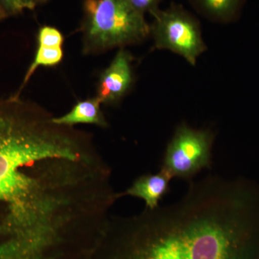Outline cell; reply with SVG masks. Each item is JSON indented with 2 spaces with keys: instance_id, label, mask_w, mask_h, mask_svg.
<instances>
[{
  "instance_id": "1",
  "label": "cell",
  "mask_w": 259,
  "mask_h": 259,
  "mask_svg": "<svg viewBox=\"0 0 259 259\" xmlns=\"http://www.w3.org/2000/svg\"><path fill=\"white\" fill-rule=\"evenodd\" d=\"M33 102L0 97V251L44 243L74 221L82 188L79 130Z\"/></svg>"
},
{
  "instance_id": "2",
  "label": "cell",
  "mask_w": 259,
  "mask_h": 259,
  "mask_svg": "<svg viewBox=\"0 0 259 259\" xmlns=\"http://www.w3.org/2000/svg\"><path fill=\"white\" fill-rule=\"evenodd\" d=\"M249 194L218 176L178 202L110 218L90 259H252Z\"/></svg>"
},
{
  "instance_id": "3",
  "label": "cell",
  "mask_w": 259,
  "mask_h": 259,
  "mask_svg": "<svg viewBox=\"0 0 259 259\" xmlns=\"http://www.w3.org/2000/svg\"><path fill=\"white\" fill-rule=\"evenodd\" d=\"M80 31L83 53L91 55L144 41L151 28L127 0H84Z\"/></svg>"
},
{
  "instance_id": "4",
  "label": "cell",
  "mask_w": 259,
  "mask_h": 259,
  "mask_svg": "<svg viewBox=\"0 0 259 259\" xmlns=\"http://www.w3.org/2000/svg\"><path fill=\"white\" fill-rule=\"evenodd\" d=\"M150 25L154 48L178 54L191 65L207 49L198 20L181 5L173 4L151 14Z\"/></svg>"
},
{
  "instance_id": "5",
  "label": "cell",
  "mask_w": 259,
  "mask_h": 259,
  "mask_svg": "<svg viewBox=\"0 0 259 259\" xmlns=\"http://www.w3.org/2000/svg\"><path fill=\"white\" fill-rule=\"evenodd\" d=\"M214 136L208 129H194L186 124L177 127L167 146L161 170L173 178L189 180L212 163Z\"/></svg>"
},
{
  "instance_id": "6",
  "label": "cell",
  "mask_w": 259,
  "mask_h": 259,
  "mask_svg": "<svg viewBox=\"0 0 259 259\" xmlns=\"http://www.w3.org/2000/svg\"><path fill=\"white\" fill-rule=\"evenodd\" d=\"M133 56L125 48L120 49L108 67L99 78L97 98L102 105H115L120 101L134 81Z\"/></svg>"
},
{
  "instance_id": "7",
  "label": "cell",
  "mask_w": 259,
  "mask_h": 259,
  "mask_svg": "<svg viewBox=\"0 0 259 259\" xmlns=\"http://www.w3.org/2000/svg\"><path fill=\"white\" fill-rule=\"evenodd\" d=\"M171 177L160 170L157 174H148L136 179L123 192L118 193L119 198L124 196L137 197L144 200L146 207L154 209L169 190Z\"/></svg>"
},
{
  "instance_id": "8",
  "label": "cell",
  "mask_w": 259,
  "mask_h": 259,
  "mask_svg": "<svg viewBox=\"0 0 259 259\" xmlns=\"http://www.w3.org/2000/svg\"><path fill=\"white\" fill-rule=\"evenodd\" d=\"M101 102L96 97L75 104L69 112L59 117H54L58 125L74 127L79 124L95 125L100 127H108V122L101 109Z\"/></svg>"
},
{
  "instance_id": "9",
  "label": "cell",
  "mask_w": 259,
  "mask_h": 259,
  "mask_svg": "<svg viewBox=\"0 0 259 259\" xmlns=\"http://www.w3.org/2000/svg\"><path fill=\"white\" fill-rule=\"evenodd\" d=\"M37 50L33 60L27 69L21 84L15 96H21L22 91L39 67H51L60 64L64 59L63 45L37 37Z\"/></svg>"
},
{
  "instance_id": "10",
  "label": "cell",
  "mask_w": 259,
  "mask_h": 259,
  "mask_svg": "<svg viewBox=\"0 0 259 259\" xmlns=\"http://www.w3.org/2000/svg\"><path fill=\"white\" fill-rule=\"evenodd\" d=\"M196 10L205 18L228 23L236 18L241 11L243 0H190Z\"/></svg>"
},
{
  "instance_id": "11",
  "label": "cell",
  "mask_w": 259,
  "mask_h": 259,
  "mask_svg": "<svg viewBox=\"0 0 259 259\" xmlns=\"http://www.w3.org/2000/svg\"><path fill=\"white\" fill-rule=\"evenodd\" d=\"M49 0H0V8L7 18L18 16L27 10H33Z\"/></svg>"
},
{
  "instance_id": "12",
  "label": "cell",
  "mask_w": 259,
  "mask_h": 259,
  "mask_svg": "<svg viewBox=\"0 0 259 259\" xmlns=\"http://www.w3.org/2000/svg\"><path fill=\"white\" fill-rule=\"evenodd\" d=\"M127 1L135 9L142 14L149 13L151 15L153 12L159 9V5L162 0H127Z\"/></svg>"
},
{
  "instance_id": "13",
  "label": "cell",
  "mask_w": 259,
  "mask_h": 259,
  "mask_svg": "<svg viewBox=\"0 0 259 259\" xmlns=\"http://www.w3.org/2000/svg\"><path fill=\"white\" fill-rule=\"evenodd\" d=\"M7 17L6 15H5L4 12L3 11V10L0 8V23H2V22L4 21L5 20H6Z\"/></svg>"
}]
</instances>
